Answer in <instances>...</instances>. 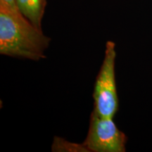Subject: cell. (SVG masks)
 <instances>
[{"label": "cell", "instance_id": "obj_1", "mask_svg": "<svg viewBox=\"0 0 152 152\" xmlns=\"http://www.w3.org/2000/svg\"><path fill=\"white\" fill-rule=\"evenodd\" d=\"M50 38L21 14L0 2V54L33 61L46 58Z\"/></svg>", "mask_w": 152, "mask_h": 152}, {"label": "cell", "instance_id": "obj_2", "mask_svg": "<svg viewBox=\"0 0 152 152\" xmlns=\"http://www.w3.org/2000/svg\"><path fill=\"white\" fill-rule=\"evenodd\" d=\"M115 44L112 41H108L92 95L94 99L92 112L101 117L113 118L118 109L115 72Z\"/></svg>", "mask_w": 152, "mask_h": 152}, {"label": "cell", "instance_id": "obj_3", "mask_svg": "<svg viewBox=\"0 0 152 152\" xmlns=\"http://www.w3.org/2000/svg\"><path fill=\"white\" fill-rule=\"evenodd\" d=\"M127 140L113 118L101 117L92 112L87 136L83 144L87 151L124 152Z\"/></svg>", "mask_w": 152, "mask_h": 152}, {"label": "cell", "instance_id": "obj_4", "mask_svg": "<svg viewBox=\"0 0 152 152\" xmlns=\"http://www.w3.org/2000/svg\"><path fill=\"white\" fill-rule=\"evenodd\" d=\"M21 14L36 28L42 30L47 0H16Z\"/></svg>", "mask_w": 152, "mask_h": 152}, {"label": "cell", "instance_id": "obj_5", "mask_svg": "<svg viewBox=\"0 0 152 152\" xmlns=\"http://www.w3.org/2000/svg\"><path fill=\"white\" fill-rule=\"evenodd\" d=\"M0 2L9 6L11 8L16 9V10H19L18 7H17L16 0H0Z\"/></svg>", "mask_w": 152, "mask_h": 152}]
</instances>
